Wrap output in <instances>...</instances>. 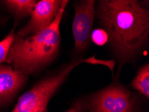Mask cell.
I'll list each match as a JSON object with an SVG mask.
<instances>
[{"instance_id": "4fadbf2b", "label": "cell", "mask_w": 149, "mask_h": 112, "mask_svg": "<svg viewBox=\"0 0 149 112\" xmlns=\"http://www.w3.org/2000/svg\"><path fill=\"white\" fill-rule=\"evenodd\" d=\"M1 18H0V24H1Z\"/></svg>"}, {"instance_id": "8fae6325", "label": "cell", "mask_w": 149, "mask_h": 112, "mask_svg": "<svg viewBox=\"0 0 149 112\" xmlns=\"http://www.w3.org/2000/svg\"><path fill=\"white\" fill-rule=\"evenodd\" d=\"M91 39L94 44L98 46H103L108 42L107 34L103 29L94 30L92 32Z\"/></svg>"}, {"instance_id": "30bf717a", "label": "cell", "mask_w": 149, "mask_h": 112, "mask_svg": "<svg viewBox=\"0 0 149 112\" xmlns=\"http://www.w3.org/2000/svg\"><path fill=\"white\" fill-rule=\"evenodd\" d=\"M15 36L14 30H12L5 38L0 41V65L6 63L7 56L15 39Z\"/></svg>"}, {"instance_id": "277c9868", "label": "cell", "mask_w": 149, "mask_h": 112, "mask_svg": "<svg viewBox=\"0 0 149 112\" xmlns=\"http://www.w3.org/2000/svg\"><path fill=\"white\" fill-rule=\"evenodd\" d=\"M90 112H135L136 99L125 87L112 85L92 96Z\"/></svg>"}, {"instance_id": "3957f363", "label": "cell", "mask_w": 149, "mask_h": 112, "mask_svg": "<svg viewBox=\"0 0 149 112\" xmlns=\"http://www.w3.org/2000/svg\"><path fill=\"white\" fill-rule=\"evenodd\" d=\"M83 63L104 65L107 66L112 73L114 71L115 63L112 60H99L93 56L91 58L74 61L53 75L40 80L32 88L22 94L11 112H48V105L51 98L66 81L72 70Z\"/></svg>"}, {"instance_id": "7a4b0ae2", "label": "cell", "mask_w": 149, "mask_h": 112, "mask_svg": "<svg viewBox=\"0 0 149 112\" xmlns=\"http://www.w3.org/2000/svg\"><path fill=\"white\" fill-rule=\"evenodd\" d=\"M68 2L63 0L57 16L48 28L23 39H14L6 63L27 76L50 64L59 52L60 27Z\"/></svg>"}, {"instance_id": "7c38bea8", "label": "cell", "mask_w": 149, "mask_h": 112, "mask_svg": "<svg viewBox=\"0 0 149 112\" xmlns=\"http://www.w3.org/2000/svg\"><path fill=\"white\" fill-rule=\"evenodd\" d=\"M80 107L78 105H75L73 107L69 109L66 112H80Z\"/></svg>"}, {"instance_id": "52a82bcc", "label": "cell", "mask_w": 149, "mask_h": 112, "mask_svg": "<svg viewBox=\"0 0 149 112\" xmlns=\"http://www.w3.org/2000/svg\"><path fill=\"white\" fill-rule=\"evenodd\" d=\"M28 77L9 64L0 65V109L13 102L24 87Z\"/></svg>"}, {"instance_id": "8992f818", "label": "cell", "mask_w": 149, "mask_h": 112, "mask_svg": "<svg viewBox=\"0 0 149 112\" xmlns=\"http://www.w3.org/2000/svg\"><path fill=\"white\" fill-rule=\"evenodd\" d=\"M62 4L61 0H42L36 3L30 19L15 34V39H23L34 35L52 24Z\"/></svg>"}, {"instance_id": "ba28073f", "label": "cell", "mask_w": 149, "mask_h": 112, "mask_svg": "<svg viewBox=\"0 0 149 112\" xmlns=\"http://www.w3.org/2000/svg\"><path fill=\"white\" fill-rule=\"evenodd\" d=\"M1 2L14 15L15 20H18L30 16L38 1L36 0H6Z\"/></svg>"}, {"instance_id": "6da1fadb", "label": "cell", "mask_w": 149, "mask_h": 112, "mask_svg": "<svg viewBox=\"0 0 149 112\" xmlns=\"http://www.w3.org/2000/svg\"><path fill=\"white\" fill-rule=\"evenodd\" d=\"M108 42L124 61L134 58L148 40L149 11L136 0H103L95 13Z\"/></svg>"}, {"instance_id": "5b68a950", "label": "cell", "mask_w": 149, "mask_h": 112, "mask_svg": "<svg viewBox=\"0 0 149 112\" xmlns=\"http://www.w3.org/2000/svg\"><path fill=\"white\" fill-rule=\"evenodd\" d=\"M95 4L94 0H82L76 1L74 5L72 34L78 52L85 51L90 44L95 17Z\"/></svg>"}, {"instance_id": "9c48e42d", "label": "cell", "mask_w": 149, "mask_h": 112, "mask_svg": "<svg viewBox=\"0 0 149 112\" xmlns=\"http://www.w3.org/2000/svg\"><path fill=\"white\" fill-rule=\"evenodd\" d=\"M131 86L142 94L149 98V65H143L138 71L131 83Z\"/></svg>"}]
</instances>
